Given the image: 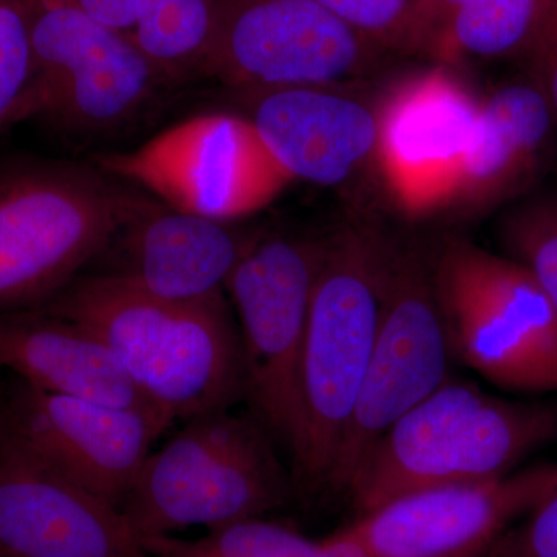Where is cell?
<instances>
[{"label": "cell", "mask_w": 557, "mask_h": 557, "mask_svg": "<svg viewBox=\"0 0 557 557\" xmlns=\"http://www.w3.org/2000/svg\"><path fill=\"white\" fill-rule=\"evenodd\" d=\"M40 311L100 336L139 392L172 421L228 410L245 398L240 335L223 293L170 300L94 274L73 278Z\"/></svg>", "instance_id": "obj_1"}, {"label": "cell", "mask_w": 557, "mask_h": 557, "mask_svg": "<svg viewBox=\"0 0 557 557\" xmlns=\"http://www.w3.org/2000/svg\"><path fill=\"white\" fill-rule=\"evenodd\" d=\"M557 438V406L449 379L392 424L346 491L359 516L405 494L500 478Z\"/></svg>", "instance_id": "obj_2"}, {"label": "cell", "mask_w": 557, "mask_h": 557, "mask_svg": "<svg viewBox=\"0 0 557 557\" xmlns=\"http://www.w3.org/2000/svg\"><path fill=\"white\" fill-rule=\"evenodd\" d=\"M386 231L351 223L324 237L302 351L306 450L293 478L327 486L368 373L380 319Z\"/></svg>", "instance_id": "obj_3"}, {"label": "cell", "mask_w": 557, "mask_h": 557, "mask_svg": "<svg viewBox=\"0 0 557 557\" xmlns=\"http://www.w3.org/2000/svg\"><path fill=\"white\" fill-rule=\"evenodd\" d=\"M287 496L270 432L228 409L188 420L150 453L120 508L139 537L159 536L260 518Z\"/></svg>", "instance_id": "obj_4"}, {"label": "cell", "mask_w": 557, "mask_h": 557, "mask_svg": "<svg viewBox=\"0 0 557 557\" xmlns=\"http://www.w3.org/2000/svg\"><path fill=\"white\" fill-rule=\"evenodd\" d=\"M440 240L386 233L380 319L368 373L327 486L346 493L362 458L403 413L449 379L453 361L440 302Z\"/></svg>", "instance_id": "obj_5"}, {"label": "cell", "mask_w": 557, "mask_h": 557, "mask_svg": "<svg viewBox=\"0 0 557 557\" xmlns=\"http://www.w3.org/2000/svg\"><path fill=\"white\" fill-rule=\"evenodd\" d=\"M97 172L69 163L0 174V309L47 302L109 247L135 205Z\"/></svg>", "instance_id": "obj_6"}, {"label": "cell", "mask_w": 557, "mask_h": 557, "mask_svg": "<svg viewBox=\"0 0 557 557\" xmlns=\"http://www.w3.org/2000/svg\"><path fill=\"white\" fill-rule=\"evenodd\" d=\"M437 287L456 361L504 391L557 392V313L525 267L445 237Z\"/></svg>", "instance_id": "obj_7"}, {"label": "cell", "mask_w": 557, "mask_h": 557, "mask_svg": "<svg viewBox=\"0 0 557 557\" xmlns=\"http://www.w3.org/2000/svg\"><path fill=\"white\" fill-rule=\"evenodd\" d=\"M324 237H256L226 282L240 324L245 398L293 472L306 450L302 351Z\"/></svg>", "instance_id": "obj_8"}, {"label": "cell", "mask_w": 557, "mask_h": 557, "mask_svg": "<svg viewBox=\"0 0 557 557\" xmlns=\"http://www.w3.org/2000/svg\"><path fill=\"white\" fill-rule=\"evenodd\" d=\"M33 79L22 116H49L97 132L135 116L164 76L126 33L87 16L72 0H25Z\"/></svg>", "instance_id": "obj_9"}, {"label": "cell", "mask_w": 557, "mask_h": 557, "mask_svg": "<svg viewBox=\"0 0 557 557\" xmlns=\"http://www.w3.org/2000/svg\"><path fill=\"white\" fill-rule=\"evenodd\" d=\"M384 53L314 0H215L203 73L251 95L341 86L372 72Z\"/></svg>", "instance_id": "obj_10"}, {"label": "cell", "mask_w": 557, "mask_h": 557, "mask_svg": "<svg viewBox=\"0 0 557 557\" xmlns=\"http://www.w3.org/2000/svg\"><path fill=\"white\" fill-rule=\"evenodd\" d=\"M100 163L172 209L222 222L269 207L293 183L252 121L230 113L182 121L138 149L102 157Z\"/></svg>", "instance_id": "obj_11"}, {"label": "cell", "mask_w": 557, "mask_h": 557, "mask_svg": "<svg viewBox=\"0 0 557 557\" xmlns=\"http://www.w3.org/2000/svg\"><path fill=\"white\" fill-rule=\"evenodd\" d=\"M480 100L456 69L435 64L399 79L376 104L373 172L403 218L453 209Z\"/></svg>", "instance_id": "obj_12"}, {"label": "cell", "mask_w": 557, "mask_h": 557, "mask_svg": "<svg viewBox=\"0 0 557 557\" xmlns=\"http://www.w3.org/2000/svg\"><path fill=\"white\" fill-rule=\"evenodd\" d=\"M171 421L51 394L17 381L0 405V428L76 485L121 507Z\"/></svg>", "instance_id": "obj_13"}, {"label": "cell", "mask_w": 557, "mask_h": 557, "mask_svg": "<svg viewBox=\"0 0 557 557\" xmlns=\"http://www.w3.org/2000/svg\"><path fill=\"white\" fill-rule=\"evenodd\" d=\"M556 486L557 461L539 463L500 478L405 494L351 527L373 557H456L493 542Z\"/></svg>", "instance_id": "obj_14"}, {"label": "cell", "mask_w": 557, "mask_h": 557, "mask_svg": "<svg viewBox=\"0 0 557 557\" xmlns=\"http://www.w3.org/2000/svg\"><path fill=\"white\" fill-rule=\"evenodd\" d=\"M0 557H148L120 507L0 428Z\"/></svg>", "instance_id": "obj_15"}, {"label": "cell", "mask_w": 557, "mask_h": 557, "mask_svg": "<svg viewBox=\"0 0 557 557\" xmlns=\"http://www.w3.org/2000/svg\"><path fill=\"white\" fill-rule=\"evenodd\" d=\"M252 124L293 182L343 188L375 164L376 106L339 86L285 87L252 94Z\"/></svg>", "instance_id": "obj_16"}, {"label": "cell", "mask_w": 557, "mask_h": 557, "mask_svg": "<svg viewBox=\"0 0 557 557\" xmlns=\"http://www.w3.org/2000/svg\"><path fill=\"white\" fill-rule=\"evenodd\" d=\"M256 237L222 220L161 209L137 200L110 242L108 276L170 300H200L222 293Z\"/></svg>", "instance_id": "obj_17"}, {"label": "cell", "mask_w": 557, "mask_h": 557, "mask_svg": "<svg viewBox=\"0 0 557 557\" xmlns=\"http://www.w3.org/2000/svg\"><path fill=\"white\" fill-rule=\"evenodd\" d=\"M0 366L51 394L171 420L135 386L100 336L46 311L0 314Z\"/></svg>", "instance_id": "obj_18"}, {"label": "cell", "mask_w": 557, "mask_h": 557, "mask_svg": "<svg viewBox=\"0 0 557 557\" xmlns=\"http://www.w3.org/2000/svg\"><path fill=\"white\" fill-rule=\"evenodd\" d=\"M556 135L555 115L533 79L483 97L453 209L483 214L525 193L548 163Z\"/></svg>", "instance_id": "obj_19"}, {"label": "cell", "mask_w": 557, "mask_h": 557, "mask_svg": "<svg viewBox=\"0 0 557 557\" xmlns=\"http://www.w3.org/2000/svg\"><path fill=\"white\" fill-rule=\"evenodd\" d=\"M553 0H416V53L463 61L527 58Z\"/></svg>", "instance_id": "obj_20"}, {"label": "cell", "mask_w": 557, "mask_h": 557, "mask_svg": "<svg viewBox=\"0 0 557 557\" xmlns=\"http://www.w3.org/2000/svg\"><path fill=\"white\" fill-rule=\"evenodd\" d=\"M215 0H141L131 38L164 76L203 72Z\"/></svg>", "instance_id": "obj_21"}, {"label": "cell", "mask_w": 557, "mask_h": 557, "mask_svg": "<svg viewBox=\"0 0 557 557\" xmlns=\"http://www.w3.org/2000/svg\"><path fill=\"white\" fill-rule=\"evenodd\" d=\"M139 542L148 557H313L321 545L293 528L260 518L211 528L207 536L190 541L159 534Z\"/></svg>", "instance_id": "obj_22"}, {"label": "cell", "mask_w": 557, "mask_h": 557, "mask_svg": "<svg viewBox=\"0 0 557 557\" xmlns=\"http://www.w3.org/2000/svg\"><path fill=\"white\" fill-rule=\"evenodd\" d=\"M500 237L508 258L530 271L557 313V199L528 201L509 212Z\"/></svg>", "instance_id": "obj_23"}, {"label": "cell", "mask_w": 557, "mask_h": 557, "mask_svg": "<svg viewBox=\"0 0 557 557\" xmlns=\"http://www.w3.org/2000/svg\"><path fill=\"white\" fill-rule=\"evenodd\" d=\"M33 79V53L25 0H0V129L20 120Z\"/></svg>", "instance_id": "obj_24"}, {"label": "cell", "mask_w": 557, "mask_h": 557, "mask_svg": "<svg viewBox=\"0 0 557 557\" xmlns=\"http://www.w3.org/2000/svg\"><path fill=\"white\" fill-rule=\"evenodd\" d=\"M386 51L416 53V0H314Z\"/></svg>", "instance_id": "obj_25"}, {"label": "cell", "mask_w": 557, "mask_h": 557, "mask_svg": "<svg viewBox=\"0 0 557 557\" xmlns=\"http://www.w3.org/2000/svg\"><path fill=\"white\" fill-rule=\"evenodd\" d=\"M485 557H557V486L518 525L494 539Z\"/></svg>", "instance_id": "obj_26"}, {"label": "cell", "mask_w": 557, "mask_h": 557, "mask_svg": "<svg viewBox=\"0 0 557 557\" xmlns=\"http://www.w3.org/2000/svg\"><path fill=\"white\" fill-rule=\"evenodd\" d=\"M527 60L533 70L531 79L547 98L557 126V0H553L552 10Z\"/></svg>", "instance_id": "obj_27"}, {"label": "cell", "mask_w": 557, "mask_h": 557, "mask_svg": "<svg viewBox=\"0 0 557 557\" xmlns=\"http://www.w3.org/2000/svg\"><path fill=\"white\" fill-rule=\"evenodd\" d=\"M87 16L112 30L131 35L141 0H72Z\"/></svg>", "instance_id": "obj_28"}, {"label": "cell", "mask_w": 557, "mask_h": 557, "mask_svg": "<svg viewBox=\"0 0 557 557\" xmlns=\"http://www.w3.org/2000/svg\"><path fill=\"white\" fill-rule=\"evenodd\" d=\"M313 557H373L354 527H348L319 545Z\"/></svg>", "instance_id": "obj_29"}, {"label": "cell", "mask_w": 557, "mask_h": 557, "mask_svg": "<svg viewBox=\"0 0 557 557\" xmlns=\"http://www.w3.org/2000/svg\"><path fill=\"white\" fill-rule=\"evenodd\" d=\"M491 544H493V542L474 545V547L465 549L463 553H460V555H457L456 557H485V553L487 552V548H490Z\"/></svg>", "instance_id": "obj_30"}, {"label": "cell", "mask_w": 557, "mask_h": 557, "mask_svg": "<svg viewBox=\"0 0 557 557\" xmlns=\"http://www.w3.org/2000/svg\"><path fill=\"white\" fill-rule=\"evenodd\" d=\"M485 555H486V553H485Z\"/></svg>", "instance_id": "obj_31"}]
</instances>
